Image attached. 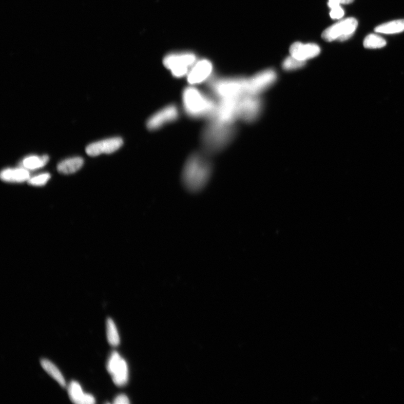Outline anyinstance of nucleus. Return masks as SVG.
<instances>
[{"instance_id":"f257e3e1","label":"nucleus","mask_w":404,"mask_h":404,"mask_svg":"<svg viewBox=\"0 0 404 404\" xmlns=\"http://www.w3.org/2000/svg\"><path fill=\"white\" fill-rule=\"evenodd\" d=\"M207 153L203 152L192 153L185 162L182 181L185 188L192 192L202 190L209 180L213 172V164Z\"/></svg>"},{"instance_id":"f03ea898","label":"nucleus","mask_w":404,"mask_h":404,"mask_svg":"<svg viewBox=\"0 0 404 404\" xmlns=\"http://www.w3.org/2000/svg\"><path fill=\"white\" fill-rule=\"evenodd\" d=\"M237 133L235 124H225L209 120L201 136L203 151L208 155L220 153L233 142Z\"/></svg>"},{"instance_id":"7ed1b4c3","label":"nucleus","mask_w":404,"mask_h":404,"mask_svg":"<svg viewBox=\"0 0 404 404\" xmlns=\"http://www.w3.org/2000/svg\"><path fill=\"white\" fill-rule=\"evenodd\" d=\"M184 110L193 119H212L218 102L194 86L186 87L182 93Z\"/></svg>"},{"instance_id":"20e7f679","label":"nucleus","mask_w":404,"mask_h":404,"mask_svg":"<svg viewBox=\"0 0 404 404\" xmlns=\"http://www.w3.org/2000/svg\"><path fill=\"white\" fill-rule=\"evenodd\" d=\"M247 78H220L209 80L208 87L219 99L239 100L247 95Z\"/></svg>"},{"instance_id":"39448f33","label":"nucleus","mask_w":404,"mask_h":404,"mask_svg":"<svg viewBox=\"0 0 404 404\" xmlns=\"http://www.w3.org/2000/svg\"><path fill=\"white\" fill-rule=\"evenodd\" d=\"M263 109L264 102L260 95H245L238 101V119L247 123L255 122Z\"/></svg>"},{"instance_id":"423d86ee","label":"nucleus","mask_w":404,"mask_h":404,"mask_svg":"<svg viewBox=\"0 0 404 404\" xmlns=\"http://www.w3.org/2000/svg\"><path fill=\"white\" fill-rule=\"evenodd\" d=\"M196 62L195 54L187 52L170 54L165 57L163 63L173 76L180 78L188 75Z\"/></svg>"},{"instance_id":"0eeeda50","label":"nucleus","mask_w":404,"mask_h":404,"mask_svg":"<svg viewBox=\"0 0 404 404\" xmlns=\"http://www.w3.org/2000/svg\"><path fill=\"white\" fill-rule=\"evenodd\" d=\"M277 75L274 69H267L247 78V95H260L277 81Z\"/></svg>"},{"instance_id":"6e6552de","label":"nucleus","mask_w":404,"mask_h":404,"mask_svg":"<svg viewBox=\"0 0 404 404\" xmlns=\"http://www.w3.org/2000/svg\"><path fill=\"white\" fill-rule=\"evenodd\" d=\"M358 24L355 18H347L325 29L322 33V38L329 42L346 41L352 37Z\"/></svg>"},{"instance_id":"1a4fd4ad","label":"nucleus","mask_w":404,"mask_h":404,"mask_svg":"<svg viewBox=\"0 0 404 404\" xmlns=\"http://www.w3.org/2000/svg\"><path fill=\"white\" fill-rule=\"evenodd\" d=\"M179 110L177 105H168L148 119L147 127L149 130H158L168 124L177 121L179 118Z\"/></svg>"},{"instance_id":"9d476101","label":"nucleus","mask_w":404,"mask_h":404,"mask_svg":"<svg viewBox=\"0 0 404 404\" xmlns=\"http://www.w3.org/2000/svg\"><path fill=\"white\" fill-rule=\"evenodd\" d=\"M107 370L114 384L123 387L128 382L129 372L127 363L117 352H113L108 360Z\"/></svg>"},{"instance_id":"9b49d317","label":"nucleus","mask_w":404,"mask_h":404,"mask_svg":"<svg viewBox=\"0 0 404 404\" xmlns=\"http://www.w3.org/2000/svg\"><path fill=\"white\" fill-rule=\"evenodd\" d=\"M239 100L219 99L214 116L211 119L222 124H235V122L238 119Z\"/></svg>"},{"instance_id":"f8f14e48","label":"nucleus","mask_w":404,"mask_h":404,"mask_svg":"<svg viewBox=\"0 0 404 404\" xmlns=\"http://www.w3.org/2000/svg\"><path fill=\"white\" fill-rule=\"evenodd\" d=\"M213 72V65L209 60H199L192 66L186 75L187 81L190 86H196L208 81L212 75Z\"/></svg>"},{"instance_id":"ddd939ff","label":"nucleus","mask_w":404,"mask_h":404,"mask_svg":"<svg viewBox=\"0 0 404 404\" xmlns=\"http://www.w3.org/2000/svg\"><path fill=\"white\" fill-rule=\"evenodd\" d=\"M123 139L114 137L94 142L86 148V152L90 156H98L102 153L110 154L117 151L123 146Z\"/></svg>"},{"instance_id":"4468645a","label":"nucleus","mask_w":404,"mask_h":404,"mask_svg":"<svg viewBox=\"0 0 404 404\" xmlns=\"http://www.w3.org/2000/svg\"><path fill=\"white\" fill-rule=\"evenodd\" d=\"M320 51V48L315 44H304L301 42H295L290 48L291 56L304 62L317 56Z\"/></svg>"},{"instance_id":"2eb2a0df","label":"nucleus","mask_w":404,"mask_h":404,"mask_svg":"<svg viewBox=\"0 0 404 404\" xmlns=\"http://www.w3.org/2000/svg\"><path fill=\"white\" fill-rule=\"evenodd\" d=\"M68 393L71 401L77 404H93L95 401L90 394H84L79 383L72 381L68 388Z\"/></svg>"},{"instance_id":"dca6fc26","label":"nucleus","mask_w":404,"mask_h":404,"mask_svg":"<svg viewBox=\"0 0 404 404\" xmlns=\"http://www.w3.org/2000/svg\"><path fill=\"white\" fill-rule=\"evenodd\" d=\"M29 172L25 168H8L1 173V178L4 182L22 183L29 179Z\"/></svg>"},{"instance_id":"f3484780","label":"nucleus","mask_w":404,"mask_h":404,"mask_svg":"<svg viewBox=\"0 0 404 404\" xmlns=\"http://www.w3.org/2000/svg\"><path fill=\"white\" fill-rule=\"evenodd\" d=\"M84 160L81 158L66 159L57 165V170L63 174H71L79 170L83 166Z\"/></svg>"},{"instance_id":"a211bd4d","label":"nucleus","mask_w":404,"mask_h":404,"mask_svg":"<svg viewBox=\"0 0 404 404\" xmlns=\"http://www.w3.org/2000/svg\"><path fill=\"white\" fill-rule=\"evenodd\" d=\"M41 364L44 370L49 374L51 377L55 379L56 381L61 385V387L63 388L66 387V382L64 376L55 364L52 363L50 360L46 359H42L41 360Z\"/></svg>"},{"instance_id":"6ab92c4d","label":"nucleus","mask_w":404,"mask_h":404,"mask_svg":"<svg viewBox=\"0 0 404 404\" xmlns=\"http://www.w3.org/2000/svg\"><path fill=\"white\" fill-rule=\"evenodd\" d=\"M377 33L395 34L404 31V20L392 21L383 24L375 29Z\"/></svg>"},{"instance_id":"aec40b11","label":"nucleus","mask_w":404,"mask_h":404,"mask_svg":"<svg viewBox=\"0 0 404 404\" xmlns=\"http://www.w3.org/2000/svg\"><path fill=\"white\" fill-rule=\"evenodd\" d=\"M49 160V157L47 155L29 156L23 160L22 166L28 170L38 169L45 166Z\"/></svg>"},{"instance_id":"412c9836","label":"nucleus","mask_w":404,"mask_h":404,"mask_svg":"<svg viewBox=\"0 0 404 404\" xmlns=\"http://www.w3.org/2000/svg\"><path fill=\"white\" fill-rule=\"evenodd\" d=\"M107 337L108 342L113 347H117L120 343V337L116 324L111 318L107 319L106 322Z\"/></svg>"},{"instance_id":"4be33fe9","label":"nucleus","mask_w":404,"mask_h":404,"mask_svg":"<svg viewBox=\"0 0 404 404\" xmlns=\"http://www.w3.org/2000/svg\"><path fill=\"white\" fill-rule=\"evenodd\" d=\"M363 45L366 49H381L387 45V41L378 35L371 34L367 36Z\"/></svg>"},{"instance_id":"5701e85b","label":"nucleus","mask_w":404,"mask_h":404,"mask_svg":"<svg viewBox=\"0 0 404 404\" xmlns=\"http://www.w3.org/2000/svg\"><path fill=\"white\" fill-rule=\"evenodd\" d=\"M306 62L302 61L292 56L287 57L282 63V68L287 71L294 70L304 67Z\"/></svg>"},{"instance_id":"b1692460","label":"nucleus","mask_w":404,"mask_h":404,"mask_svg":"<svg viewBox=\"0 0 404 404\" xmlns=\"http://www.w3.org/2000/svg\"><path fill=\"white\" fill-rule=\"evenodd\" d=\"M51 178L50 174L45 173L39 175L38 176L29 179L28 183L34 186H42L45 185Z\"/></svg>"},{"instance_id":"393cba45","label":"nucleus","mask_w":404,"mask_h":404,"mask_svg":"<svg viewBox=\"0 0 404 404\" xmlns=\"http://www.w3.org/2000/svg\"><path fill=\"white\" fill-rule=\"evenodd\" d=\"M344 15V11L343 10L340 6L331 9L330 12V16L332 19L339 20Z\"/></svg>"},{"instance_id":"a878e982","label":"nucleus","mask_w":404,"mask_h":404,"mask_svg":"<svg viewBox=\"0 0 404 404\" xmlns=\"http://www.w3.org/2000/svg\"><path fill=\"white\" fill-rule=\"evenodd\" d=\"M353 2L354 0H329L328 5L331 9H333L340 6V4H349Z\"/></svg>"},{"instance_id":"bb28decb","label":"nucleus","mask_w":404,"mask_h":404,"mask_svg":"<svg viewBox=\"0 0 404 404\" xmlns=\"http://www.w3.org/2000/svg\"><path fill=\"white\" fill-rule=\"evenodd\" d=\"M114 404H128L130 401L128 397L125 395H120L114 399Z\"/></svg>"}]
</instances>
